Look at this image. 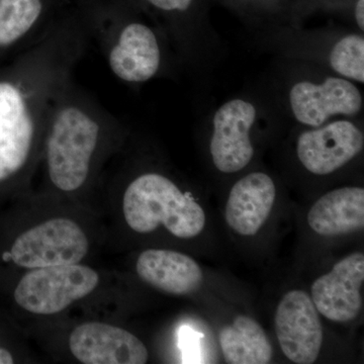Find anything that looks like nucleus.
<instances>
[{
    "instance_id": "obj_1",
    "label": "nucleus",
    "mask_w": 364,
    "mask_h": 364,
    "mask_svg": "<svg viewBox=\"0 0 364 364\" xmlns=\"http://www.w3.org/2000/svg\"><path fill=\"white\" fill-rule=\"evenodd\" d=\"M123 210L127 224L136 233H151L163 225L177 238L189 239L202 233L205 225V212L195 198L158 173L142 174L131 182Z\"/></svg>"
},
{
    "instance_id": "obj_2",
    "label": "nucleus",
    "mask_w": 364,
    "mask_h": 364,
    "mask_svg": "<svg viewBox=\"0 0 364 364\" xmlns=\"http://www.w3.org/2000/svg\"><path fill=\"white\" fill-rule=\"evenodd\" d=\"M52 117L47 140L50 179L61 191H77L90 174L100 140V123L91 112L75 104L62 105Z\"/></svg>"
},
{
    "instance_id": "obj_3",
    "label": "nucleus",
    "mask_w": 364,
    "mask_h": 364,
    "mask_svg": "<svg viewBox=\"0 0 364 364\" xmlns=\"http://www.w3.org/2000/svg\"><path fill=\"white\" fill-rule=\"evenodd\" d=\"M98 282L95 270L77 263L33 268L16 287L14 299L28 312L53 315L92 293Z\"/></svg>"
},
{
    "instance_id": "obj_4",
    "label": "nucleus",
    "mask_w": 364,
    "mask_h": 364,
    "mask_svg": "<svg viewBox=\"0 0 364 364\" xmlns=\"http://www.w3.org/2000/svg\"><path fill=\"white\" fill-rule=\"evenodd\" d=\"M90 248L87 237L75 222L53 219L25 232L14 241L11 257L21 267L76 264Z\"/></svg>"
},
{
    "instance_id": "obj_5",
    "label": "nucleus",
    "mask_w": 364,
    "mask_h": 364,
    "mask_svg": "<svg viewBox=\"0 0 364 364\" xmlns=\"http://www.w3.org/2000/svg\"><path fill=\"white\" fill-rule=\"evenodd\" d=\"M35 100L14 83L0 82V181L20 171L30 156L40 117Z\"/></svg>"
},
{
    "instance_id": "obj_6",
    "label": "nucleus",
    "mask_w": 364,
    "mask_h": 364,
    "mask_svg": "<svg viewBox=\"0 0 364 364\" xmlns=\"http://www.w3.org/2000/svg\"><path fill=\"white\" fill-rule=\"evenodd\" d=\"M289 100L294 119L311 128L323 126L335 116H356L363 107L358 86L340 76L318 83L299 81L289 90Z\"/></svg>"
},
{
    "instance_id": "obj_7",
    "label": "nucleus",
    "mask_w": 364,
    "mask_h": 364,
    "mask_svg": "<svg viewBox=\"0 0 364 364\" xmlns=\"http://www.w3.org/2000/svg\"><path fill=\"white\" fill-rule=\"evenodd\" d=\"M255 105L242 98L228 100L215 111L210 151L215 168L236 173L254 156L250 131L255 124Z\"/></svg>"
},
{
    "instance_id": "obj_8",
    "label": "nucleus",
    "mask_w": 364,
    "mask_h": 364,
    "mask_svg": "<svg viewBox=\"0 0 364 364\" xmlns=\"http://www.w3.org/2000/svg\"><path fill=\"white\" fill-rule=\"evenodd\" d=\"M275 332L289 360L311 364L317 360L323 342L322 325L312 298L291 291L282 298L275 314Z\"/></svg>"
},
{
    "instance_id": "obj_9",
    "label": "nucleus",
    "mask_w": 364,
    "mask_h": 364,
    "mask_svg": "<svg viewBox=\"0 0 364 364\" xmlns=\"http://www.w3.org/2000/svg\"><path fill=\"white\" fill-rule=\"evenodd\" d=\"M363 146L360 129L350 121L339 119L301 133L296 154L309 172L327 176L358 156Z\"/></svg>"
},
{
    "instance_id": "obj_10",
    "label": "nucleus",
    "mask_w": 364,
    "mask_h": 364,
    "mask_svg": "<svg viewBox=\"0 0 364 364\" xmlns=\"http://www.w3.org/2000/svg\"><path fill=\"white\" fill-rule=\"evenodd\" d=\"M364 282L363 253H352L331 272L314 282L312 301L318 312L333 322H349L363 308L360 289Z\"/></svg>"
},
{
    "instance_id": "obj_11",
    "label": "nucleus",
    "mask_w": 364,
    "mask_h": 364,
    "mask_svg": "<svg viewBox=\"0 0 364 364\" xmlns=\"http://www.w3.org/2000/svg\"><path fill=\"white\" fill-rule=\"evenodd\" d=\"M69 347L85 364H144L149 354L135 335L105 323H86L73 330Z\"/></svg>"
},
{
    "instance_id": "obj_12",
    "label": "nucleus",
    "mask_w": 364,
    "mask_h": 364,
    "mask_svg": "<svg viewBox=\"0 0 364 364\" xmlns=\"http://www.w3.org/2000/svg\"><path fill=\"white\" fill-rule=\"evenodd\" d=\"M112 73L121 80L142 83L156 75L161 51L156 35L149 26L132 23L119 33L109 55Z\"/></svg>"
},
{
    "instance_id": "obj_13",
    "label": "nucleus",
    "mask_w": 364,
    "mask_h": 364,
    "mask_svg": "<svg viewBox=\"0 0 364 364\" xmlns=\"http://www.w3.org/2000/svg\"><path fill=\"white\" fill-rule=\"evenodd\" d=\"M277 198L272 177L253 172L236 182L230 191L226 205V221L236 233L253 236L259 231Z\"/></svg>"
},
{
    "instance_id": "obj_14",
    "label": "nucleus",
    "mask_w": 364,
    "mask_h": 364,
    "mask_svg": "<svg viewBox=\"0 0 364 364\" xmlns=\"http://www.w3.org/2000/svg\"><path fill=\"white\" fill-rule=\"evenodd\" d=\"M139 277L164 293L183 296L202 284L203 274L193 258L176 251L149 249L136 261Z\"/></svg>"
},
{
    "instance_id": "obj_15",
    "label": "nucleus",
    "mask_w": 364,
    "mask_h": 364,
    "mask_svg": "<svg viewBox=\"0 0 364 364\" xmlns=\"http://www.w3.org/2000/svg\"><path fill=\"white\" fill-rule=\"evenodd\" d=\"M309 226L325 237L339 236L363 229L364 189H334L318 198L308 214Z\"/></svg>"
},
{
    "instance_id": "obj_16",
    "label": "nucleus",
    "mask_w": 364,
    "mask_h": 364,
    "mask_svg": "<svg viewBox=\"0 0 364 364\" xmlns=\"http://www.w3.org/2000/svg\"><path fill=\"white\" fill-rule=\"evenodd\" d=\"M220 344L227 363L267 364L272 347L261 326L253 318L239 316L220 332Z\"/></svg>"
},
{
    "instance_id": "obj_17",
    "label": "nucleus",
    "mask_w": 364,
    "mask_h": 364,
    "mask_svg": "<svg viewBox=\"0 0 364 364\" xmlns=\"http://www.w3.org/2000/svg\"><path fill=\"white\" fill-rule=\"evenodd\" d=\"M42 11V0H0V46L11 45L30 32Z\"/></svg>"
},
{
    "instance_id": "obj_18",
    "label": "nucleus",
    "mask_w": 364,
    "mask_h": 364,
    "mask_svg": "<svg viewBox=\"0 0 364 364\" xmlns=\"http://www.w3.org/2000/svg\"><path fill=\"white\" fill-rule=\"evenodd\" d=\"M330 67L340 77L364 82V38L360 33L344 36L333 46Z\"/></svg>"
},
{
    "instance_id": "obj_19",
    "label": "nucleus",
    "mask_w": 364,
    "mask_h": 364,
    "mask_svg": "<svg viewBox=\"0 0 364 364\" xmlns=\"http://www.w3.org/2000/svg\"><path fill=\"white\" fill-rule=\"evenodd\" d=\"M198 338H196V335H193L191 330H181L179 344H181V349L183 350L186 358H196V354H198Z\"/></svg>"
},
{
    "instance_id": "obj_20",
    "label": "nucleus",
    "mask_w": 364,
    "mask_h": 364,
    "mask_svg": "<svg viewBox=\"0 0 364 364\" xmlns=\"http://www.w3.org/2000/svg\"><path fill=\"white\" fill-rule=\"evenodd\" d=\"M148 2L156 9L163 11H186L191 6L193 0H147Z\"/></svg>"
},
{
    "instance_id": "obj_21",
    "label": "nucleus",
    "mask_w": 364,
    "mask_h": 364,
    "mask_svg": "<svg viewBox=\"0 0 364 364\" xmlns=\"http://www.w3.org/2000/svg\"><path fill=\"white\" fill-rule=\"evenodd\" d=\"M355 21L359 30L364 31V0H358L355 6Z\"/></svg>"
},
{
    "instance_id": "obj_22",
    "label": "nucleus",
    "mask_w": 364,
    "mask_h": 364,
    "mask_svg": "<svg viewBox=\"0 0 364 364\" xmlns=\"http://www.w3.org/2000/svg\"><path fill=\"white\" fill-rule=\"evenodd\" d=\"M14 363V358L11 352L6 349L0 348V364H11Z\"/></svg>"
}]
</instances>
